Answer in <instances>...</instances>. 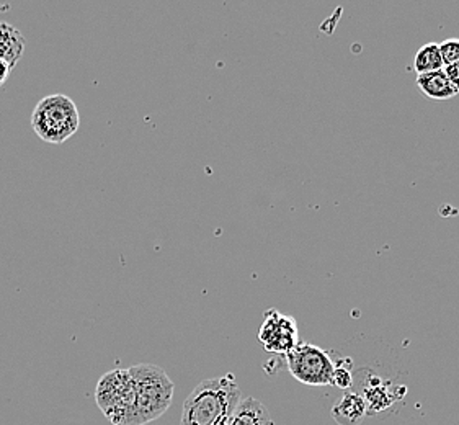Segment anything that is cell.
Segmentation results:
<instances>
[{
  "label": "cell",
  "mask_w": 459,
  "mask_h": 425,
  "mask_svg": "<svg viewBox=\"0 0 459 425\" xmlns=\"http://www.w3.org/2000/svg\"><path fill=\"white\" fill-rule=\"evenodd\" d=\"M288 370L307 386H331L335 363L329 353L311 343H299L286 353Z\"/></svg>",
  "instance_id": "obj_5"
},
{
  "label": "cell",
  "mask_w": 459,
  "mask_h": 425,
  "mask_svg": "<svg viewBox=\"0 0 459 425\" xmlns=\"http://www.w3.org/2000/svg\"><path fill=\"white\" fill-rule=\"evenodd\" d=\"M10 73H12V67H10L5 61H2V59H0V87H2L4 83L7 82V79L10 77Z\"/></svg>",
  "instance_id": "obj_16"
},
{
  "label": "cell",
  "mask_w": 459,
  "mask_h": 425,
  "mask_svg": "<svg viewBox=\"0 0 459 425\" xmlns=\"http://www.w3.org/2000/svg\"><path fill=\"white\" fill-rule=\"evenodd\" d=\"M443 73L446 75V79L450 81L451 85H455L459 91V63L445 65Z\"/></svg>",
  "instance_id": "obj_15"
},
{
  "label": "cell",
  "mask_w": 459,
  "mask_h": 425,
  "mask_svg": "<svg viewBox=\"0 0 459 425\" xmlns=\"http://www.w3.org/2000/svg\"><path fill=\"white\" fill-rule=\"evenodd\" d=\"M445 63L441 59L440 48L437 43H427L413 56V69L417 75L441 71Z\"/></svg>",
  "instance_id": "obj_11"
},
{
  "label": "cell",
  "mask_w": 459,
  "mask_h": 425,
  "mask_svg": "<svg viewBox=\"0 0 459 425\" xmlns=\"http://www.w3.org/2000/svg\"><path fill=\"white\" fill-rule=\"evenodd\" d=\"M25 53V38L17 28L0 22V59L13 69Z\"/></svg>",
  "instance_id": "obj_10"
},
{
  "label": "cell",
  "mask_w": 459,
  "mask_h": 425,
  "mask_svg": "<svg viewBox=\"0 0 459 425\" xmlns=\"http://www.w3.org/2000/svg\"><path fill=\"white\" fill-rule=\"evenodd\" d=\"M417 87L425 97H429L432 100H438V102L450 100L459 93L458 89L455 85H451L450 81L446 79L443 69L429 73V74L417 75Z\"/></svg>",
  "instance_id": "obj_9"
},
{
  "label": "cell",
  "mask_w": 459,
  "mask_h": 425,
  "mask_svg": "<svg viewBox=\"0 0 459 425\" xmlns=\"http://www.w3.org/2000/svg\"><path fill=\"white\" fill-rule=\"evenodd\" d=\"M368 416V406L365 399L359 393L347 391L340 396L332 406V417L335 424L359 425Z\"/></svg>",
  "instance_id": "obj_7"
},
{
  "label": "cell",
  "mask_w": 459,
  "mask_h": 425,
  "mask_svg": "<svg viewBox=\"0 0 459 425\" xmlns=\"http://www.w3.org/2000/svg\"><path fill=\"white\" fill-rule=\"evenodd\" d=\"M258 343L264 345V349L276 355H286L293 351L299 339L298 323L293 316L283 315L276 309L266 311L264 323L258 331Z\"/></svg>",
  "instance_id": "obj_6"
},
{
  "label": "cell",
  "mask_w": 459,
  "mask_h": 425,
  "mask_svg": "<svg viewBox=\"0 0 459 425\" xmlns=\"http://www.w3.org/2000/svg\"><path fill=\"white\" fill-rule=\"evenodd\" d=\"M224 425H275V422L258 399L242 398Z\"/></svg>",
  "instance_id": "obj_8"
},
{
  "label": "cell",
  "mask_w": 459,
  "mask_h": 425,
  "mask_svg": "<svg viewBox=\"0 0 459 425\" xmlns=\"http://www.w3.org/2000/svg\"><path fill=\"white\" fill-rule=\"evenodd\" d=\"M332 385L340 389L351 388V385H353V373L350 371L349 367H343V365L337 367V365H335Z\"/></svg>",
  "instance_id": "obj_14"
},
{
  "label": "cell",
  "mask_w": 459,
  "mask_h": 425,
  "mask_svg": "<svg viewBox=\"0 0 459 425\" xmlns=\"http://www.w3.org/2000/svg\"><path fill=\"white\" fill-rule=\"evenodd\" d=\"M375 379L377 381L368 386L365 396H363L365 403H367L368 414H377V411L386 409L394 403L395 399H399L395 398L394 395H391V391L381 383V379Z\"/></svg>",
  "instance_id": "obj_12"
},
{
  "label": "cell",
  "mask_w": 459,
  "mask_h": 425,
  "mask_svg": "<svg viewBox=\"0 0 459 425\" xmlns=\"http://www.w3.org/2000/svg\"><path fill=\"white\" fill-rule=\"evenodd\" d=\"M81 115L71 97L65 93L48 95L31 113V128L49 144H63L79 130Z\"/></svg>",
  "instance_id": "obj_3"
},
{
  "label": "cell",
  "mask_w": 459,
  "mask_h": 425,
  "mask_svg": "<svg viewBox=\"0 0 459 425\" xmlns=\"http://www.w3.org/2000/svg\"><path fill=\"white\" fill-rule=\"evenodd\" d=\"M134 383L128 369L105 373L95 389V401L113 425H136Z\"/></svg>",
  "instance_id": "obj_4"
},
{
  "label": "cell",
  "mask_w": 459,
  "mask_h": 425,
  "mask_svg": "<svg viewBox=\"0 0 459 425\" xmlns=\"http://www.w3.org/2000/svg\"><path fill=\"white\" fill-rule=\"evenodd\" d=\"M240 399L234 375L203 379L184 401L180 425H224Z\"/></svg>",
  "instance_id": "obj_1"
},
{
  "label": "cell",
  "mask_w": 459,
  "mask_h": 425,
  "mask_svg": "<svg viewBox=\"0 0 459 425\" xmlns=\"http://www.w3.org/2000/svg\"><path fill=\"white\" fill-rule=\"evenodd\" d=\"M134 383V417L136 425H146L166 414L174 399V381L166 370L152 363L129 367Z\"/></svg>",
  "instance_id": "obj_2"
},
{
  "label": "cell",
  "mask_w": 459,
  "mask_h": 425,
  "mask_svg": "<svg viewBox=\"0 0 459 425\" xmlns=\"http://www.w3.org/2000/svg\"><path fill=\"white\" fill-rule=\"evenodd\" d=\"M445 65L459 63V38H448L438 45Z\"/></svg>",
  "instance_id": "obj_13"
}]
</instances>
